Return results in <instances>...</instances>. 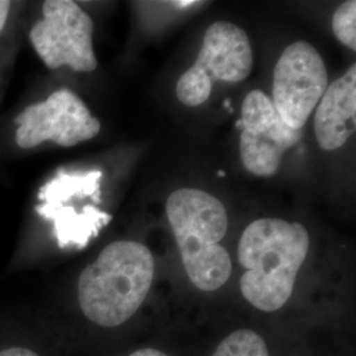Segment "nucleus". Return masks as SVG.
Wrapping results in <instances>:
<instances>
[{"label":"nucleus","instance_id":"15","mask_svg":"<svg viewBox=\"0 0 356 356\" xmlns=\"http://www.w3.org/2000/svg\"><path fill=\"white\" fill-rule=\"evenodd\" d=\"M128 356H169L159 351V350H154V348H143V350H138L135 353H132L131 355Z\"/></svg>","mask_w":356,"mask_h":356},{"label":"nucleus","instance_id":"9","mask_svg":"<svg viewBox=\"0 0 356 356\" xmlns=\"http://www.w3.org/2000/svg\"><path fill=\"white\" fill-rule=\"evenodd\" d=\"M42 204L38 206V213L54 225V232L61 248L76 245L83 248L91 238L111 220V216L102 211L98 206L89 204L78 207L72 204L67 182V172L58 173L47 184L40 193Z\"/></svg>","mask_w":356,"mask_h":356},{"label":"nucleus","instance_id":"11","mask_svg":"<svg viewBox=\"0 0 356 356\" xmlns=\"http://www.w3.org/2000/svg\"><path fill=\"white\" fill-rule=\"evenodd\" d=\"M213 356H269L266 341L251 330H238L229 334Z\"/></svg>","mask_w":356,"mask_h":356},{"label":"nucleus","instance_id":"3","mask_svg":"<svg viewBox=\"0 0 356 356\" xmlns=\"http://www.w3.org/2000/svg\"><path fill=\"white\" fill-rule=\"evenodd\" d=\"M166 216L191 282L204 292L223 286L232 272L229 252L219 244L229 227L223 204L206 191L185 188L169 195Z\"/></svg>","mask_w":356,"mask_h":356},{"label":"nucleus","instance_id":"8","mask_svg":"<svg viewBox=\"0 0 356 356\" xmlns=\"http://www.w3.org/2000/svg\"><path fill=\"white\" fill-rule=\"evenodd\" d=\"M241 129L243 164L259 177L273 176L284 153L302 138L301 129L289 127L261 90H252L244 98Z\"/></svg>","mask_w":356,"mask_h":356},{"label":"nucleus","instance_id":"7","mask_svg":"<svg viewBox=\"0 0 356 356\" xmlns=\"http://www.w3.org/2000/svg\"><path fill=\"white\" fill-rule=\"evenodd\" d=\"M16 143L31 149L44 141L73 147L95 138L101 123L70 90L54 91L44 102L35 103L16 118Z\"/></svg>","mask_w":356,"mask_h":356},{"label":"nucleus","instance_id":"14","mask_svg":"<svg viewBox=\"0 0 356 356\" xmlns=\"http://www.w3.org/2000/svg\"><path fill=\"white\" fill-rule=\"evenodd\" d=\"M10 8H11V3L10 1L0 0V32H1L3 26L6 24V22H7Z\"/></svg>","mask_w":356,"mask_h":356},{"label":"nucleus","instance_id":"6","mask_svg":"<svg viewBox=\"0 0 356 356\" xmlns=\"http://www.w3.org/2000/svg\"><path fill=\"white\" fill-rule=\"evenodd\" d=\"M329 86V74L318 51L297 41L282 51L273 72V106L293 129H302Z\"/></svg>","mask_w":356,"mask_h":356},{"label":"nucleus","instance_id":"10","mask_svg":"<svg viewBox=\"0 0 356 356\" xmlns=\"http://www.w3.org/2000/svg\"><path fill=\"white\" fill-rule=\"evenodd\" d=\"M356 126V65L344 76L331 82L321 98L314 132L319 147L325 151L341 148L355 132Z\"/></svg>","mask_w":356,"mask_h":356},{"label":"nucleus","instance_id":"1","mask_svg":"<svg viewBox=\"0 0 356 356\" xmlns=\"http://www.w3.org/2000/svg\"><path fill=\"white\" fill-rule=\"evenodd\" d=\"M309 245V232L301 223L261 218L247 226L238 245L245 269L241 279L243 297L266 313L281 309L292 296Z\"/></svg>","mask_w":356,"mask_h":356},{"label":"nucleus","instance_id":"5","mask_svg":"<svg viewBox=\"0 0 356 356\" xmlns=\"http://www.w3.org/2000/svg\"><path fill=\"white\" fill-rule=\"evenodd\" d=\"M92 20L70 0H48L42 19L32 26L29 38L49 69L69 66L74 72H92L98 63L92 48Z\"/></svg>","mask_w":356,"mask_h":356},{"label":"nucleus","instance_id":"4","mask_svg":"<svg viewBox=\"0 0 356 356\" xmlns=\"http://www.w3.org/2000/svg\"><path fill=\"white\" fill-rule=\"evenodd\" d=\"M254 53L247 33L241 26L218 22L209 26L204 44L191 66L178 79L177 98L189 107L206 102L216 81L236 83L250 76Z\"/></svg>","mask_w":356,"mask_h":356},{"label":"nucleus","instance_id":"2","mask_svg":"<svg viewBox=\"0 0 356 356\" xmlns=\"http://www.w3.org/2000/svg\"><path fill=\"white\" fill-rule=\"evenodd\" d=\"M153 254L144 244L119 241L108 244L78 281V301L88 318L115 327L131 318L151 291Z\"/></svg>","mask_w":356,"mask_h":356},{"label":"nucleus","instance_id":"13","mask_svg":"<svg viewBox=\"0 0 356 356\" xmlns=\"http://www.w3.org/2000/svg\"><path fill=\"white\" fill-rule=\"evenodd\" d=\"M0 356H38L36 353L28 350V348H22V347H15V348H8L0 353Z\"/></svg>","mask_w":356,"mask_h":356},{"label":"nucleus","instance_id":"12","mask_svg":"<svg viewBox=\"0 0 356 356\" xmlns=\"http://www.w3.org/2000/svg\"><path fill=\"white\" fill-rule=\"evenodd\" d=\"M332 32L347 48L356 51V1L348 0L339 6L332 16Z\"/></svg>","mask_w":356,"mask_h":356},{"label":"nucleus","instance_id":"16","mask_svg":"<svg viewBox=\"0 0 356 356\" xmlns=\"http://www.w3.org/2000/svg\"><path fill=\"white\" fill-rule=\"evenodd\" d=\"M175 7H177V8H186V7H191L193 4H195V1L194 0H186V1H173L172 3Z\"/></svg>","mask_w":356,"mask_h":356}]
</instances>
